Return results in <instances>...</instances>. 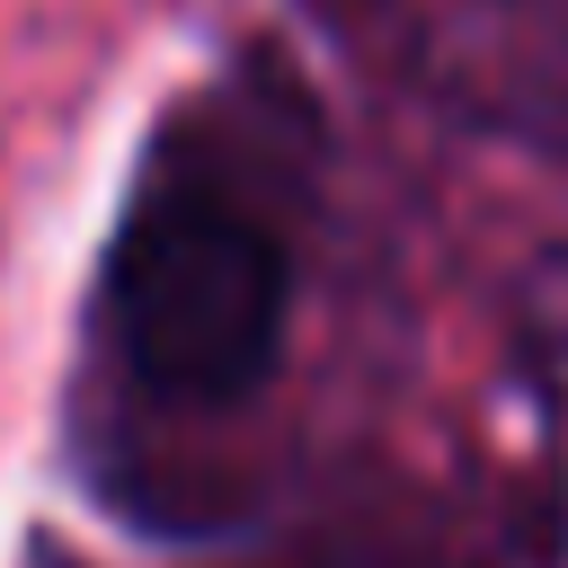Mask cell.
Listing matches in <instances>:
<instances>
[{"mask_svg":"<svg viewBox=\"0 0 568 568\" xmlns=\"http://www.w3.org/2000/svg\"><path fill=\"white\" fill-rule=\"evenodd\" d=\"M284 248L275 231L204 178H160L115 231L106 328L142 390L178 408H231L275 373L284 346Z\"/></svg>","mask_w":568,"mask_h":568,"instance_id":"cell-1","label":"cell"}]
</instances>
